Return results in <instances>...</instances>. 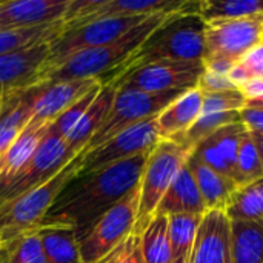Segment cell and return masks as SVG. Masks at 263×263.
Returning a JSON list of instances; mask_svg holds the SVG:
<instances>
[{"label":"cell","instance_id":"28","mask_svg":"<svg viewBox=\"0 0 263 263\" xmlns=\"http://www.w3.org/2000/svg\"><path fill=\"white\" fill-rule=\"evenodd\" d=\"M142 263H171L168 216L156 214L139 234Z\"/></svg>","mask_w":263,"mask_h":263},{"label":"cell","instance_id":"2","mask_svg":"<svg viewBox=\"0 0 263 263\" xmlns=\"http://www.w3.org/2000/svg\"><path fill=\"white\" fill-rule=\"evenodd\" d=\"M173 14L176 12H162L149 15L140 25H137L112 43L71 54L57 66L46 71L39 82L99 80L103 85L111 83L122 74L126 62L151 35V32Z\"/></svg>","mask_w":263,"mask_h":263},{"label":"cell","instance_id":"9","mask_svg":"<svg viewBox=\"0 0 263 263\" xmlns=\"http://www.w3.org/2000/svg\"><path fill=\"white\" fill-rule=\"evenodd\" d=\"M185 91H166V92H143L128 88H117L109 114L96 136L91 139L86 149H92L117 133L157 117L171 102H174Z\"/></svg>","mask_w":263,"mask_h":263},{"label":"cell","instance_id":"20","mask_svg":"<svg viewBox=\"0 0 263 263\" xmlns=\"http://www.w3.org/2000/svg\"><path fill=\"white\" fill-rule=\"evenodd\" d=\"M208 213L203 199L199 193V188L196 185L194 176L188 166V162L185 166L179 171L173 183L170 185L166 194L163 196L157 213L156 214H196L203 216Z\"/></svg>","mask_w":263,"mask_h":263},{"label":"cell","instance_id":"23","mask_svg":"<svg viewBox=\"0 0 263 263\" xmlns=\"http://www.w3.org/2000/svg\"><path fill=\"white\" fill-rule=\"evenodd\" d=\"M48 263H83L76 231L68 225L45 223L37 230Z\"/></svg>","mask_w":263,"mask_h":263},{"label":"cell","instance_id":"33","mask_svg":"<svg viewBox=\"0 0 263 263\" xmlns=\"http://www.w3.org/2000/svg\"><path fill=\"white\" fill-rule=\"evenodd\" d=\"M236 122H242L240 112H217V114H202L197 122L179 139H176V142L188 146L190 149H194V146L203 140L205 137L211 136L213 133H216L217 129L236 123Z\"/></svg>","mask_w":263,"mask_h":263},{"label":"cell","instance_id":"15","mask_svg":"<svg viewBox=\"0 0 263 263\" xmlns=\"http://www.w3.org/2000/svg\"><path fill=\"white\" fill-rule=\"evenodd\" d=\"M69 0H3L0 31L29 29L63 22Z\"/></svg>","mask_w":263,"mask_h":263},{"label":"cell","instance_id":"27","mask_svg":"<svg viewBox=\"0 0 263 263\" xmlns=\"http://www.w3.org/2000/svg\"><path fill=\"white\" fill-rule=\"evenodd\" d=\"M223 211L230 220L263 222V177L237 186Z\"/></svg>","mask_w":263,"mask_h":263},{"label":"cell","instance_id":"3","mask_svg":"<svg viewBox=\"0 0 263 263\" xmlns=\"http://www.w3.org/2000/svg\"><path fill=\"white\" fill-rule=\"evenodd\" d=\"M199 2L170 15L126 62L123 72L156 62H203L206 25L197 15ZM120 74V76H122Z\"/></svg>","mask_w":263,"mask_h":263},{"label":"cell","instance_id":"7","mask_svg":"<svg viewBox=\"0 0 263 263\" xmlns=\"http://www.w3.org/2000/svg\"><path fill=\"white\" fill-rule=\"evenodd\" d=\"M148 17L149 15L105 17L63 29L57 37L49 42V55L42 76L77 51L103 46L119 40L122 35L129 32Z\"/></svg>","mask_w":263,"mask_h":263},{"label":"cell","instance_id":"18","mask_svg":"<svg viewBox=\"0 0 263 263\" xmlns=\"http://www.w3.org/2000/svg\"><path fill=\"white\" fill-rule=\"evenodd\" d=\"M203 94L196 86L185 91L174 102H171L159 116L157 126L162 139L176 140L182 137L202 116Z\"/></svg>","mask_w":263,"mask_h":263},{"label":"cell","instance_id":"8","mask_svg":"<svg viewBox=\"0 0 263 263\" xmlns=\"http://www.w3.org/2000/svg\"><path fill=\"white\" fill-rule=\"evenodd\" d=\"M139 210V186L102 214L79 240L83 263H97L134 233Z\"/></svg>","mask_w":263,"mask_h":263},{"label":"cell","instance_id":"13","mask_svg":"<svg viewBox=\"0 0 263 263\" xmlns=\"http://www.w3.org/2000/svg\"><path fill=\"white\" fill-rule=\"evenodd\" d=\"M49 42L0 57V97L25 91L39 83L48 62Z\"/></svg>","mask_w":263,"mask_h":263},{"label":"cell","instance_id":"21","mask_svg":"<svg viewBox=\"0 0 263 263\" xmlns=\"http://www.w3.org/2000/svg\"><path fill=\"white\" fill-rule=\"evenodd\" d=\"M49 126L51 122L29 120L25 129L18 134V137L0 159V182L11 179L28 163L49 131Z\"/></svg>","mask_w":263,"mask_h":263},{"label":"cell","instance_id":"4","mask_svg":"<svg viewBox=\"0 0 263 263\" xmlns=\"http://www.w3.org/2000/svg\"><path fill=\"white\" fill-rule=\"evenodd\" d=\"M85 151L86 148L74 159H71L45 183L23 193L22 196L0 206L2 242L39 230L63 188L80 173Z\"/></svg>","mask_w":263,"mask_h":263},{"label":"cell","instance_id":"22","mask_svg":"<svg viewBox=\"0 0 263 263\" xmlns=\"http://www.w3.org/2000/svg\"><path fill=\"white\" fill-rule=\"evenodd\" d=\"M188 166L194 176L196 185L199 188V193L203 199L206 210L223 211L228 199L231 197L233 191L237 188V183L230 177L210 168L208 165L202 163L193 156H190L188 159Z\"/></svg>","mask_w":263,"mask_h":263},{"label":"cell","instance_id":"30","mask_svg":"<svg viewBox=\"0 0 263 263\" xmlns=\"http://www.w3.org/2000/svg\"><path fill=\"white\" fill-rule=\"evenodd\" d=\"M63 29V23H52L29 29H14V31H0V57L35 46L43 42H49L57 37Z\"/></svg>","mask_w":263,"mask_h":263},{"label":"cell","instance_id":"5","mask_svg":"<svg viewBox=\"0 0 263 263\" xmlns=\"http://www.w3.org/2000/svg\"><path fill=\"white\" fill-rule=\"evenodd\" d=\"M191 153L188 146L168 139H162L151 151L139 183V210L133 234L139 236L156 216L163 196Z\"/></svg>","mask_w":263,"mask_h":263},{"label":"cell","instance_id":"10","mask_svg":"<svg viewBox=\"0 0 263 263\" xmlns=\"http://www.w3.org/2000/svg\"><path fill=\"white\" fill-rule=\"evenodd\" d=\"M74 157L68 151L65 139L49 129L28 163L11 179L0 182V206L45 183Z\"/></svg>","mask_w":263,"mask_h":263},{"label":"cell","instance_id":"25","mask_svg":"<svg viewBox=\"0 0 263 263\" xmlns=\"http://www.w3.org/2000/svg\"><path fill=\"white\" fill-rule=\"evenodd\" d=\"M231 263H263V222L231 220Z\"/></svg>","mask_w":263,"mask_h":263},{"label":"cell","instance_id":"34","mask_svg":"<svg viewBox=\"0 0 263 263\" xmlns=\"http://www.w3.org/2000/svg\"><path fill=\"white\" fill-rule=\"evenodd\" d=\"M228 77L240 88L245 83L263 79V42L250 49L230 71Z\"/></svg>","mask_w":263,"mask_h":263},{"label":"cell","instance_id":"40","mask_svg":"<svg viewBox=\"0 0 263 263\" xmlns=\"http://www.w3.org/2000/svg\"><path fill=\"white\" fill-rule=\"evenodd\" d=\"M239 89L243 92L247 100L248 99H254V97H260V96H263V79L262 80H254V82L245 83Z\"/></svg>","mask_w":263,"mask_h":263},{"label":"cell","instance_id":"29","mask_svg":"<svg viewBox=\"0 0 263 263\" xmlns=\"http://www.w3.org/2000/svg\"><path fill=\"white\" fill-rule=\"evenodd\" d=\"M203 216L173 214L168 216V236L171 247V263H188L196 242L197 230Z\"/></svg>","mask_w":263,"mask_h":263},{"label":"cell","instance_id":"38","mask_svg":"<svg viewBox=\"0 0 263 263\" xmlns=\"http://www.w3.org/2000/svg\"><path fill=\"white\" fill-rule=\"evenodd\" d=\"M197 88L202 94H211V92H220V91H230V89H239L227 74H219L205 69L203 74L199 79Z\"/></svg>","mask_w":263,"mask_h":263},{"label":"cell","instance_id":"31","mask_svg":"<svg viewBox=\"0 0 263 263\" xmlns=\"http://www.w3.org/2000/svg\"><path fill=\"white\" fill-rule=\"evenodd\" d=\"M0 263H48L37 231L3 240L0 245Z\"/></svg>","mask_w":263,"mask_h":263},{"label":"cell","instance_id":"44","mask_svg":"<svg viewBox=\"0 0 263 263\" xmlns=\"http://www.w3.org/2000/svg\"><path fill=\"white\" fill-rule=\"evenodd\" d=\"M0 245H2V234H0Z\"/></svg>","mask_w":263,"mask_h":263},{"label":"cell","instance_id":"6","mask_svg":"<svg viewBox=\"0 0 263 263\" xmlns=\"http://www.w3.org/2000/svg\"><path fill=\"white\" fill-rule=\"evenodd\" d=\"M263 42V15L208 25L205 31V69L230 74L233 66Z\"/></svg>","mask_w":263,"mask_h":263},{"label":"cell","instance_id":"19","mask_svg":"<svg viewBox=\"0 0 263 263\" xmlns=\"http://www.w3.org/2000/svg\"><path fill=\"white\" fill-rule=\"evenodd\" d=\"M117 88L111 83L103 85L88 111L83 114V117L79 120V123L71 129V133L65 137L68 151L72 156H77L82 153L91 142V139L96 136V133L100 129L103 122L106 120L109 109L112 106L114 97H116Z\"/></svg>","mask_w":263,"mask_h":263},{"label":"cell","instance_id":"32","mask_svg":"<svg viewBox=\"0 0 263 263\" xmlns=\"http://www.w3.org/2000/svg\"><path fill=\"white\" fill-rule=\"evenodd\" d=\"M263 177V165L251 133L247 129L239 142L236 160V183L237 186L259 180Z\"/></svg>","mask_w":263,"mask_h":263},{"label":"cell","instance_id":"12","mask_svg":"<svg viewBox=\"0 0 263 263\" xmlns=\"http://www.w3.org/2000/svg\"><path fill=\"white\" fill-rule=\"evenodd\" d=\"M160 140L162 137L157 126V117L133 125L117 133L102 145L89 151L86 149L79 174L94 173L112 163H119L136 156L149 153Z\"/></svg>","mask_w":263,"mask_h":263},{"label":"cell","instance_id":"26","mask_svg":"<svg viewBox=\"0 0 263 263\" xmlns=\"http://www.w3.org/2000/svg\"><path fill=\"white\" fill-rule=\"evenodd\" d=\"M197 15L206 26L263 15V0H199Z\"/></svg>","mask_w":263,"mask_h":263},{"label":"cell","instance_id":"36","mask_svg":"<svg viewBox=\"0 0 263 263\" xmlns=\"http://www.w3.org/2000/svg\"><path fill=\"white\" fill-rule=\"evenodd\" d=\"M247 108V97L240 89H230L220 92L203 94L202 114L217 112H240Z\"/></svg>","mask_w":263,"mask_h":263},{"label":"cell","instance_id":"43","mask_svg":"<svg viewBox=\"0 0 263 263\" xmlns=\"http://www.w3.org/2000/svg\"><path fill=\"white\" fill-rule=\"evenodd\" d=\"M12 96V94H11ZM9 96H2L0 97V114H2V111H3V108H5V103H6V99H8Z\"/></svg>","mask_w":263,"mask_h":263},{"label":"cell","instance_id":"41","mask_svg":"<svg viewBox=\"0 0 263 263\" xmlns=\"http://www.w3.org/2000/svg\"><path fill=\"white\" fill-rule=\"evenodd\" d=\"M250 133H251V136H253L254 145H256V148H257V153H259V157H260L263 165V134H260V133H253V131H250Z\"/></svg>","mask_w":263,"mask_h":263},{"label":"cell","instance_id":"39","mask_svg":"<svg viewBox=\"0 0 263 263\" xmlns=\"http://www.w3.org/2000/svg\"><path fill=\"white\" fill-rule=\"evenodd\" d=\"M240 117H242V123L247 126L248 131L263 134V111L245 108L243 111H240Z\"/></svg>","mask_w":263,"mask_h":263},{"label":"cell","instance_id":"11","mask_svg":"<svg viewBox=\"0 0 263 263\" xmlns=\"http://www.w3.org/2000/svg\"><path fill=\"white\" fill-rule=\"evenodd\" d=\"M203 71V62H156L123 72L111 85L143 92L188 91L197 86Z\"/></svg>","mask_w":263,"mask_h":263},{"label":"cell","instance_id":"35","mask_svg":"<svg viewBox=\"0 0 263 263\" xmlns=\"http://www.w3.org/2000/svg\"><path fill=\"white\" fill-rule=\"evenodd\" d=\"M102 86H103V83L96 85L88 94H85L80 100H77L74 105H71L65 112H62V114L51 123L49 129H51L54 134H57V136H60V137L65 139V137L71 133V129L79 123V120L83 117V114L88 111V108L91 106V103L94 102V99H96L97 94L100 92Z\"/></svg>","mask_w":263,"mask_h":263},{"label":"cell","instance_id":"16","mask_svg":"<svg viewBox=\"0 0 263 263\" xmlns=\"http://www.w3.org/2000/svg\"><path fill=\"white\" fill-rule=\"evenodd\" d=\"M188 263H231V220L225 211L203 214Z\"/></svg>","mask_w":263,"mask_h":263},{"label":"cell","instance_id":"14","mask_svg":"<svg viewBox=\"0 0 263 263\" xmlns=\"http://www.w3.org/2000/svg\"><path fill=\"white\" fill-rule=\"evenodd\" d=\"M99 80H60L39 82L32 86L31 120L54 122L71 105L88 94Z\"/></svg>","mask_w":263,"mask_h":263},{"label":"cell","instance_id":"37","mask_svg":"<svg viewBox=\"0 0 263 263\" xmlns=\"http://www.w3.org/2000/svg\"><path fill=\"white\" fill-rule=\"evenodd\" d=\"M97 263H142L139 236L131 234Z\"/></svg>","mask_w":263,"mask_h":263},{"label":"cell","instance_id":"1","mask_svg":"<svg viewBox=\"0 0 263 263\" xmlns=\"http://www.w3.org/2000/svg\"><path fill=\"white\" fill-rule=\"evenodd\" d=\"M149 154L151 151L94 173L77 174L63 188L42 225H68L80 240L102 214L139 186Z\"/></svg>","mask_w":263,"mask_h":263},{"label":"cell","instance_id":"24","mask_svg":"<svg viewBox=\"0 0 263 263\" xmlns=\"http://www.w3.org/2000/svg\"><path fill=\"white\" fill-rule=\"evenodd\" d=\"M32 86L6 99L5 108L0 114V159L31 120Z\"/></svg>","mask_w":263,"mask_h":263},{"label":"cell","instance_id":"42","mask_svg":"<svg viewBox=\"0 0 263 263\" xmlns=\"http://www.w3.org/2000/svg\"><path fill=\"white\" fill-rule=\"evenodd\" d=\"M247 108H253V109H260V111H263V96L254 97V99H248L247 100Z\"/></svg>","mask_w":263,"mask_h":263},{"label":"cell","instance_id":"17","mask_svg":"<svg viewBox=\"0 0 263 263\" xmlns=\"http://www.w3.org/2000/svg\"><path fill=\"white\" fill-rule=\"evenodd\" d=\"M247 126L242 122L227 125L200 140L191 156L236 182V160L242 134Z\"/></svg>","mask_w":263,"mask_h":263}]
</instances>
